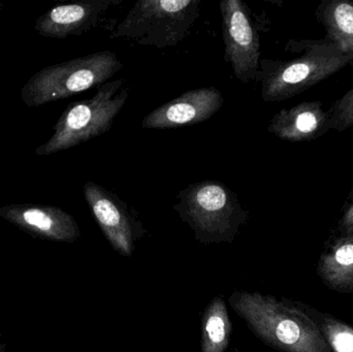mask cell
<instances>
[{"mask_svg":"<svg viewBox=\"0 0 353 352\" xmlns=\"http://www.w3.org/2000/svg\"><path fill=\"white\" fill-rule=\"evenodd\" d=\"M130 93L125 80L119 79L101 85L90 99L70 103L54 125L51 138L35 149V154H55L107 134Z\"/></svg>","mask_w":353,"mask_h":352,"instance_id":"obj_4","label":"cell"},{"mask_svg":"<svg viewBox=\"0 0 353 352\" xmlns=\"http://www.w3.org/2000/svg\"><path fill=\"white\" fill-rule=\"evenodd\" d=\"M83 192L93 217L114 250L120 256H132L136 244L146 234L136 211L114 192L94 182H86Z\"/></svg>","mask_w":353,"mask_h":352,"instance_id":"obj_8","label":"cell"},{"mask_svg":"<svg viewBox=\"0 0 353 352\" xmlns=\"http://www.w3.org/2000/svg\"><path fill=\"white\" fill-rule=\"evenodd\" d=\"M285 51L301 55L286 61L261 59L256 82L261 84V99L265 103L292 99L348 65L339 47L325 39H292Z\"/></svg>","mask_w":353,"mask_h":352,"instance_id":"obj_2","label":"cell"},{"mask_svg":"<svg viewBox=\"0 0 353 352\" xmlns=\"http://www.w3.org/2000/svg\"><path fill=\"white\" fill-rule=\"evenodd\" d=\"M0 217L33 237L74 243L81 237L76 219L59 207L10 204L0 207Z\"/></svg>","mask_w":353,"mask_h":352,"instance_id":"obj_9","label":"cell"},{"mask_svg":"<svg viewBox=\"0 0 353 352\" xmlns=\"http://www.w3.org/2000/svg\"><path fill=\"white\" fill-rule=\"evenodd\" d=\"M230 305L253 334L280 352H332L315 322L296 301L271 295L234 291Z\"/></svg>","mask_w":353,"mask_h":352,"instance_id":"obj_1","label":"cell"},{"mask_svg":"<svg viewBox=\"0 0 353 352\" xmlns=\"http://www.w3.org/2000/svg\"><path fill=\"white\" fill-rule=\"evenodd\" d=\"M331 130L344 132L353 126V85L352 88L333 103L329 110Z\"/></svg>","mask_w":353,"mask_h":352,"instance_id":"obj_17","label":"cell"},{"mask_svg":"<svg viewBox=\"0 0 353 352\" xmlns=\"http://www.w3.org/2000/svg\"><path fill=\"white\" fill-rule=\"evenodd\" d=\"M0 352H6V344L0 343Z\"/></svg>","mask_w":353,"mask_h":352,"instance_id":"obj_19","label":"cell"},{"mask_svg":"<svg viewBox=\"0 0 353 352\" xmlns=\"http://www.w3.org/2000/svg\"><path fill=\"white\" fill-rule=\"evenodd\" d=\"M4 4L2 2H0V10H3Z\"/></svg>","mask_w":353,"mask_h":352,"instance_id":"obj_20","label":"cell"},{"mask_svg":"<svg viewBox=\"0 0 353 352\" xmlns=\"http://www.w3.org/2000/svg\"><path fill=\"white\" fill-rule=\"evenodd\" d=\"M117 2L118 0H83L59 4L37 18L35 31L41 37L50 39L83 34L97 26L110 6Z\"/></svg>","mask_w":353,"mask_h":352,"instance_id":"obj_11","label":"cell"},{"mask_svg":"<svg viewBox=\"0 0 353 352\" xmlns=\"http://www.w3.org/2000/svg\"><path fill=\"white\" fill-rule=\"evenodd\" d=\"M268 130L286 142H311L331 130V117L321 101H303L273 116Z\"/></svg>","mask_w":353,"mask_h":352,"instance_id":"obj_12","label":"cell"},{"mask_svg":"<svg viewBox=\"0 0 353 352\" xmlns=\"http://www.w3.org/2000/svg\"><path fill=\"white\" fill-rule=\"evenodd\" d=\"M296 305L316 324L332 352H353V327L302 302Z\"/></svg>","mask_w":353,"mask_h":352,"instance_id":"obj_16","label":"cell"},{"mask_svg":"<svg viewBox=\"0 0 353 352\" xmlns=\"http://www.w3.org/2000/svg\"><path fill=\"white\" fill-rule=\"evenodd\" d=\"M176 198L174 210L203 245L232 244L249 218L238 196L220 181L190 184L179 192Z\"/></svg>","mask_w":353,"mask_h":352,"instance_id":"obj_3","label":"cell"},{"mask_svg":"<svg viewBox=\"0 0 353 352\" xmlns=\"http://www.w3.org/2000/svg\"><path fill=\"white\" fill-rule=\"evenodd\" d=\"M232 330L225 301L221 297L214 298L201 316V352H226Z\"/></svg>","mask_w":353,"mask_h":352,"instance_id":"obj_15","label":"cell"},{"mask_svg":"<svg viewBox=\"0 0 353 352\" xmlns=\"http://www.w3.org/2000/svg\"><path fill=\"white\" fill-rule=\"evenodd\" d=\"M224 99L214 87L193 89L163 103L144 118L145 130H168L207 121L220 111Z\"/></svg>","mask_w":353,"mask_h":352,"instance_id":"obj_10","label":"cell"},{"mask_svg":"<svg viewBox=\"0 0 353 352\" xmlns=\"http://www.w3.org/2000/svg\"><path fill=\"white\" fill-rule=\"evenodd\" d=\"M224 59L240 82H256L261 63V39L250 10L241 0L220 2Z\"/></svg>","mask_w":353,"mask_h":352,"instance_id":"obj_7","label":"cell"},{"mask_svg":"<svg viewBox=\"0 0 353 352\" xmlns=\"http://www.w3.org/2000/svg\"><path fill=\"white\" fill-rule=\"evenodd\" d=\"M122 66L112 51L97 52L46 66L25 83L21 89V99L26 107H37L68 99L105 84Z\"/></svg>","mask_w":353,"mask_h":352,"instance_id":"obj_5","label":"cell"},{"mask_svg":"<svg viewBox=\"0 0 353 352\" xmlns=\"http://www.w3.org/2000/svg\"><path fill=\"white\" fill-rule=\"evenodd\" d=\"M325 287L340 293H353V234L338 235L325 246L317 265Z\"/></svg>","mask_w":353,"mask_h":352,"instance_id":"obj_13","label":"cell"},{"mask_svg":"<svg viewBox=\"0 0 353 352\" xmlns=\"http://www.w3.org/2000/svg\"><path fill=\"white\" fill-rule=\"evenodd\" d=\"M315 18L325 28V39L339 47L353 68V0H323Z\"/></svg>","mask_w":353,"mask_h":352,"instance_id":"obj_14","label":"cell"},{"mask_svg":"<svg viewBox=\"0 0 353 352\" xmlns=\"http://www.w3.org/2000/svg\"><path fill=\"white\" fill-rule=\"evenodd\" d=\"M338 235L353 234V188L346 198L341 211V216L337 223Z\"/></svg>","mask_w":353,"mask_h":352,"instance_id":"obj_18","label":"cell"},{"mask_svg":"<svg viewBox=\"0 0 353 352\" xmlns=\"http://www.w3.org/2000/svg\"><path fill=\"white\" fill-rule=\"evenodd\" d=\"M201 0H139L111 34L159 49L174 47L190 32Z\"/></svg>","mask_w":353,"mask_h":352,"instance_id":"obj_6","label":"cell"},{"mask_svg":"<svg viewBox=\"0 0 353 352\" xmlns=\"http://www.w3.org/2000/svg\"><path fill=\"white\" fill-rule=\"evenodd\" d=\"M1 338H2V334H1V333H0V340H1Z\"/></svg>","mask_w":353,"mask_h":352,"instance_id":"obj_21","label":"cell"}]
</instances>
